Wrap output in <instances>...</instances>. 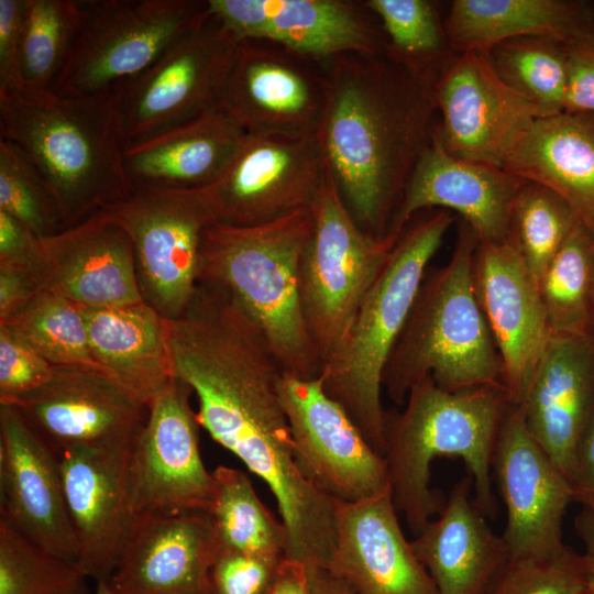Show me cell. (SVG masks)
<instances>
[{"instance_id":"15","label":"cell","mask_w":594,"mask_h":594,"mask_svg":"<svg viewBox=\"0 0 594 594\" xmlns=\"http://www.w3.org/2000/svg\"><path fill=\"white\" fill-rule=\"evenodd\" d=\"M14 408L59 457L78 447L131 451L148 407L100 370L55 366Z\"/></svg>"},{"instance_id":"12","label":"cell","mask_w":594,"mask_h":594,"mask_svg":"<svg viewBox=\"0 0 594 594\" xmlns=\"http://www.w3.org/2000/svg\"><path fill=\"white\" fill-rule=\"evenodd\" d=\"M191 388L174 377L150 403L128 463L130 506L139 514L209 512L215 480L201 459Z\"/></svg>"},{"instance_id":"37","label":"cell","mask_w":594,"mask_h":594,"mask_svg":"<svg viewBox=\"0 0 594 594\" xmlns=\"http://www.w3.org/2000/svg\"><path fill=\"white\" fill-rule=\"evenodd\" d=\"M387 40V52L432 84L451 56L443 22L427 0H367Z\"/></svg>"},{"instance_id":"14","label":"cell","mask_w":594,"mask_h":594,"mask_svg":"<svg viewBox=\"0 0 594 594\" xmlns=\"http://www.w3.org/2000/svg\"><path fill=\"white\" fill-rule=\"evenodd\" d=\"M279 396L298 465L319 491L334 502L353 503L389 486L385 458L324 393L319 377L302 380L284 373Z\"/></svg>"},{"instance_id":"48","label":"cell","mask_w":594,"mask_h":594,"mask_svg":"<svg viewBox=\"0 0 594 594\" xmlns=\"http://www.w3.org/2000/svg\"><path fill=\"white\" fill-rule=\"evenodd\" d=\"M40 289L32 271L0 265V323L21 310Z\"/></svg>"},{"instance_id":"16","label":"cell","mask_w":594,"mask_h":594,"mask_svg":"<svg viewBox=\"0 0 594 594\" xmlns=\"http://www.w3.org/2000/svg\"><path fill=\"white\" fill-rule=\"evenodd\" d=\"M493 473L506 508L502 535L509 558L547 559L562 553V524L574 501L569 477L529 433L512 405L497 438Z\"/></svg>"},{"instance_id":"41","label":"cell","mask_w":594,"mask_h":594,"mask_svg":"<svg viewBox=\"0 0 594 594\" xmlns=\"http://www.w3.org/2000/svg\"><path fill=\"white\" fill-rule=\"evenodd\" d=\"M590 573L583 554L571 547L560 554L509 558L485 594H588Z\"/></svg>"},{"instance_id":"8","label":"cell","mask_w":594,"mask_h":594,"mask_svg":"<svg viewBox=\"0 0 594 594\" xmlns=\"http://www.w3.org/2000/svg\"><path fill=\"white\" fill-rule=\"evenodd\" d=\"M312 213L314 233L301 260L299 289L304 319L323 367L396 243L359 228L328 167Z\"/></svg>"},{"instance_id":"21","label":"cell","mask_w":594,"mask_h":594,"mask_svg":"<svg viewBox=\"0 0 594 594\" xmlns=\"http://www.w3.org/2000/svg\"><path fill=\"white\" fill-rule=\"evenodd\" d=\"M524 182L504 168L449 153L435 130L385 237L396 243L418 211L439 208L460 215L479 242L505 241Z\"/></svg>"},{"instance_id":"54","label":"cell","mask_w":594,"mask_h":594,"mask_svg":"<svg viewBox=\"0 0 594 594\" xmlns=\"http://www.w3.org/2000/svg\"><path fill=\"white\" fill-rule=\"evenodd\" d=\"M588 594H594V591H593V592H590Z\"/></svg>"},{"instance_id":"32","label":"cell","mask_w":594,"mask_h":594,"mask_svg":"<svg viewBox=\"0 0 594 594\" xmlns=\"http://www.w3.org/2000/svg\"><path fill=\"white\" fill-rule=\"evenodd\" d=\"M212 475L215 497L208 513L218 550L282 561L287 546L285 526L258 498L249 476L222 465Z\"/></svg>"},{"instance_id":"6","label":"cell","mask_w":594,"mask_h":594,"mask_svg":"<svg viewBox=\"0 0 594 594\" xmlns=\"http://www.w3.org/2000/svg\"><path fill=\"white\" fill-rule=\"evenodd\" d=\"M453 221L450 211L438 209L407 226L361 302L342 343L319 376L324 393L343 407L382 455L384 369L406 324L429 262Z\"/></svg>"},{"instance_id":"43","label":"cell","mask_w":594,"mask_h":594,"mask_svg":"<svg viewBox=\"0 0 594 594\" xmlns=\"http://www.w3.org/2000/svg\"><path fill=\"white\" fill-rule=\"evenodd\" d=\"M280 562L218 550L210 571V593L268 594Z\"/></svg>"},{"instance_id":"34","label":"cell","mask_w":594,"mask_h":594,"mask_svg":"<svg viewBox=\"0 0 594 594\" xmlns=\"http://www.w3.org/2000/svg\"><path fill=\"white\" fill-rule=\"evenodd\" d=\"M0 326L8 327L54 366L102 371L91 354L82 308L61 295L40 289Z\"/></svg>"},{"instance_id":"45","label":"cell","mask_w":594,"mask_h":594,"mask_svg":"<svg viewBox=\"0 0 594 594\" xmlns=\"http://www.w3.org/2000/svg\"><path fill=\"white\" fill-rule=\"evenodd\" d=\"M25 0H0V89H19Z\"/></svg>"},{"instance_id":"7","label":"cell","mask_w":594,"mask_h":594,"mask_svg":"<svg viewBox=\"0 0 594 594\" xmlns=\"http://www.w3.org/2000/svg\"><path fill=\"white\" fill-rule=\"evenodd\" d=\"M80 7V24L53 89L61 96L118 88L211 15L209 0H89Z\"/></svg>"},{"instance_id":"27","label":"cell","mask_w":594,"mask_h":594,"mask_svg":"<svg viewBox=\"0 0 594 594\" xmlns=\"http://www.w3.org/2000/svg\"><path fill=\"white\" fill-rule=\"evenodd\" d=\"M471 487L468 475L453 487L438 518L410 541L439 594H485L509 560L503 537L471 498Z\"/></svg>"},{"instance_id":"22","label":"cell","mask_w":594,"mask_h":594,"mask_svg":"<svg viewBox=\"0 0 594 594\" xmlns=\"http://www.w3.org/2000/svg\"><path fill=\"white\" fill-rule=\"evenodd\" d=\"M36 276L41 289L81 308H113L144 301L132 240L101 209L73 227L41 238Z\"/></svg>"},{"instance_id":"47","label":"cell","mask_w":594,"mask_h":594,"mask_svg":"<svg viewBox=\"0 0 594 594\" xmlns=\"http://www.w3.org/2000/svg\"><path fill=\"white\" fill-rule=\"evenodd\" d=\"M574 501L594 507V405L576 447L569 475Z\"/></svg>"},{"instance_id":"30","label":"cell","mask_w":594,"mask_h":594,"mask_svg":"<svg viewBox=\"0 0 594 594\" xmlns=\"http://www.w3.org/2000/svg\"><path fill=\"white\" fill-rule=\"evenodd\" d=\"M82 311L91 354L99 367L148 407L175 377L167 320L144 301Z\"/></svg>"},{"instance_id":"52","label":"cell","mask_w":594,"mask_h":594,"mask_svg":"<svg viewBox=\"0 0 594 594\" xmlns=\"http://www.w3.org/2000/svg\"><path fill=\"white\" fill-rule=\"evenodd\" d=\"M94 594H114L106 580L96 581Z\"/></svg>"},{"instance_id":"13","label":"cell","mask_w":594,"mask_h":594,"mask_svg":"<svg viewBox=\"0 0 594 594\" xmlns=\"http://www.w3.org/2000/svg\"><path fill=\"white\" fill-rule=\"evenodd\" d=\"M431 94L441 114L436 132L444 148L458 157L501 168L542 117L501 79L487 53L450 56L436 74Z\"/></svg>"},{"instance_id":"36","label":"cell","mask_w":594,"mask_h":594,"mask_svg":"<svg viewBox=\"0 0 594 594\" xmlns=\"http://www.w3.org/2000/svg\"><path fill=\"white\" fill-rule=\"evenodd\" d=\"M487 55L501 79L537 107L542 117L563 112V43L537 36L517 37L495 45Z\"/></svg>"},{"instance_id":"39","label":"cell","mask_w":594,"mask_h":594,"mask_svg":"<svg viewBox=\"0 0 594 594\" xmlns=\"http://www.w3.org/2000/svg\"><path fill=\"white\" fill-rule=\"evenodd\" d=\"M88 579L0 520V594H89Z\"/></svg>"},{"instance_id":"4","label":"cell","mask_w":594,"mask_h":594,"mask_svg":"<svg viewBox=\"0 0 594 594\" xmlns=\"http://www.w3.org/2000/svg\"><path fill=\"white\" fill-rule=\"evenodd\" d=\"M312 209L253 227L210 223L199 283L224 290L261 329L285 373L318 378L322 363L301 309L299 278L312 237Z\"/></svg>"},{"instance_id":"38","label":"cell","mask_w":594,"mask_h":594,"mask_svg":"<svg viewBox=\"0 0 594 594\" xmlns=\"http://www.w3.org/2000/svg\"><path fill=\"white\" fill-rule=\"evenodd\" d=\"M579 220L574 209L556 191L524 182L513 205L509 239L536 282Z\"/></svg>"},{"instance_id":"44","label":"cell","mask_w":594,"mask_h":594,"mask_svg":"<svg viewBox=\"0 0 594 594\" xmlns=\"http://www.w3.org/2000/svg\"><path fill=\"white\" fill-rule=\"evenodd\" d=\"M564 112L594 114V30L564 44Z\"/></svg>"},{"instance_id":"29","label":"cell","mask_w":594,"mask_h":594,"mask_svg":"<svg viewBox=\"0 0 594 594\" xmlns=\"http://www.w3.org/2000/svg\"><path fill=\"white\" fill-rule=\"evenodd\" d=\"M504 169L556 191L594 235V114L563 111L538 118Z\"/></svg>"},{"instance_id":"2","label":"cell","mask_w":594,"mask_h":594,"mask_svg":"<svg viewBox=\"0 0 594 594\" xmlns=\"http://www.w3.org/2000/svg\"><path fill=\"white\" fill-rule=\"evenodd\" d=\"M0 135L37 169L64 229L133 189L123 158L118 88L81 97L0 89Z\"/></svg>"},{"instance_id":"26","label":"cell","mask_w":594,"mask_h":594,"mask_svg":"<svg viewBox=\"0 0 594 594\" xmlns=\"http://www.w3.org/2000/svg\"><path fill=\"white\" fill-rule=\"evenodd\" d=\"M594 405V341L553 336L519 406L532 438L569 477Z\"/></svg>"},{"instance_id":"50","label":"cell","mask_w":594,"mask_h":594,"mask_svg":"<svg viewBox=\"0 0 594 594\" xmlns=\"http://www.w3.org/2000/svg\"><path fill=\"white\" fill-rule=\"evenodd\" d=\"M576 534L584 546L582 553L590 573L591 591H594V507H583L574 520Z\"/></svg>"},{"instance_id":"17","label":"cell","mask_w":594,"mask_h":594,"mask_svg":"<svg viewBox=\"0 0 594 594\" xmlns=\"http://www.w3.org/2000/svg\"><path fill=\"white\" fill-rule=\"evenodd\" d=\"M209 6L240 40L270 41L316 62L387 48L381 23L365 1L209 0Z\"/></svg>"},{"instance_id":"19","label":"cell","mask_w":594,"mask_h":594,"mask_svg":"<svg viewBox=\"0 0 594 594\" xmlns=\"http://www.w3.org/2000/svg\"><path fill=\"white\" fill-rule=\"evenodd\" d=\"M221 105L246 132L316 133L324 84L319 62L264 40H241Z\"/></svg>"},{"instance_id":"51","label":"cell","mask_w":594,"mask_h":594,"mask_svg":"<svg viewBox=\"0 0 594 594\" xmlns=\"http://www.w3.org/2000/svg\"><path fill=\"white\" fill-rule=\"evenodd\" d=\"M307 571L311 594H354L324 565L309 566Z\"/></svg>"},{"instance_id":"42","label":"cell","mask_w":594,"mask_h":594,"mask_svg":"<svg viewBox=\"0 0 594 594\" xmlns=\"http://www.w3.org/2000/svg\"><path fill=\"white\" fill-rule=\"evenodd\" d=\"M55 366L6 326H0V405L13 406L45 385Z\"/></svg>"},{"instance_id":"31","label":"cell","mask_w":594,"mask_h":594,"mask_svg":"<svg viewBox=\"0 0 594 594\" xmlns=\"http://www.w3.org/2000/svg\"><path fill=\"white\" fill-rule=\"evenodd\" d=\"M443 25L451 52L487 53L525 36L570 43L594 30V13L583 1L455 0Z\"/></svg>"},{"instance_id":"20","label":"cell","mask_w":594,"mask_h":594,"mask_svg":"<svg viewBox=\"0 0 594 594\" xmlns=\"http://www.w3.org/2000/svg\"><path fill=\"white\" fill-rule=\"evenodd\" d=\"M0 513L41 549L77 564L59 459L13 406L0 405Z\"/></svg>"},{"instance_id":"33","label":"cell","mask_w":594,"mask_h":594,"mask_svg":"<svg viewBox=\"0 0 594 594\" xmlns=\"http://www.w3.org/2000/svg\"><path fill=\"white\" fill-rule=\"evenodd\" d=\"M537 286L552 336L592 339L594 235L580 220Z\"/></svg>"},{"instance_id":"49","label":"cell","mask_w":594,"mask_h":594,"mask_svg":"<svg viewBox=\"0 0 594 594\" xmlns=\"http://www.w3.org/2000/svg\"><path fill=\"white\" fill-rule=\"evenodd\" d=\"M268 594H311L306 565L284 558Z\"/></svg>"},{"instance_id":"11","label":"cell","mask_w":594,"mask_h":594,"mask_svg":"<svg viewBox=\"0 0 594 594\" xmlns=\"http://www.w3.org/2000/svg\"><path fill=\"white\" fill-rule=\"evenodd\" d=\"M240 41L211 13L148 68L119 86L125 144L169 130L221 105Z\"/></svg>"},{"instance_id":"53","label":"cell","mask_w":594,"mask_h":594,"mask_svg":"<svg viewBox=\"0 0 594 594\" xmlns=\"http://www.w3.org/2000/svg\"><path fill=\"white\" fill-rule=\"evenodd\" d=\"M592 340L594 341V312H593V331H592Z\"/></svg>"},{"instance_id":"23","label":"cell","mask_w":594,"mask_h":594,"mask_svg":"<svg viewBox=\"0 0 594 594\" xmlns=\"http://www.w3.org/2000/svg\"><path fill=\"white\" fill-rule=\"evenodd\" d=\"M217 551L208 512L139 514L107 582L114 594H211Z\"/></svg>"},{"instance_id":"40","label":"cell","mask_w":594,"mask_h":594,"mask_svg":"<svg viewBox=\"0 0 594 594\" xmlns=\"http://www.w3.org/2000/svg\"><path fill=\"white\" fill-rule=\"evenodd\" d=\"M0 211L38 238L64 229L56 202L42 176L23 152L4 139H0Z\"/></svg>"},{"instance_id":"24","label":"cell","mask_w":594,"mask_h":594,"mask_svg":"<svg viewBox=\"0 0 594 594\" xmlns=\"http://www.w3.org/2000/svg\"><path fill=\"white\" fill-rule=\"evenodd\" d=\"M334 517L326 566L354 594H439L403 532L389 486L359 502H336Z\"/></svg>"},{"instance_id":"1","label":"cell","mask_w":594,"mask_h":594,"mask_svg":"<svg viewBox=\"0 0 594 594\" xmlns=\"http://www.w3.org/2000/svg\"><path fill=\"white\" fill-rule=\"evenodd\" d=\"M319 64L327 167L359 228L384 238L437 127L431 86L387 50Z\"/></svg>"},{"instance_id":"3","label":"cell","mask_w":594,"mask_h":594,"mask_svg":"<svg viewBox=\"0 0 594 594\" xmlns=\"http://www.w3.org/2000/svg\"><path fill=\"white\" fill-rule=\"evenodd\" d=\"M512 406L502 385L455 392L430 377L414 385L402 411L385 410L384 458L397 513L416 535L444 506L430 487L431 464L440 457L460 458L468 468L474 503L494 518L493 460L504 418Z\"/></svg>"},{"instance_id":"9","label":"cell","mask_w":594,"mask_h":594,"mask_svg":"<svg viewBox=\"0 0 594 594\" xmlns=\"http://www.w3.org/2000/svg\"><path fill=\"white\" fill-rule=\"evenodd\" d=\"M130 235L145 304L179 318L199 284L205 229L212 223L196 188L133 183L131 194L100 208Z\"/></svg>"},{"instance_id":"25","label":"cell","mask_w":594,"mask_h":594,"mask_svg":"<svg viewBox=\"0 0 594 594\" xmlns=\"http://www.w3.org/2000/svg\"><path fill=\"white\" fill-rule=\"evenodd\" d=\"M130 452L78 447L58 457L66 506L78 543L77 565L96 581L110 578L131 529Z\"/></svg>"},{"instance_id":"10","label":"cell","mask_w":594,"mask_h":594,"mask_svg":"<svg viewBox=\"0 0 594 594\" xmlns=\"http://www.w3.org/2000/svg\"><path fill=\"white\" fill-rule=\"evenodd\" d=\"M326 169L317 132H246L221 173L196 189L213 222L253 227L312 209Z\"/></svg>"},{"instance_id":"35","label":"cell","mask_w":594,"mask_h":594,"mask_svg":"<svg viewBox=\"0 0 594 594\" xmlns=\"http://www.w3.org/2000/svg\"><path fill=\"white\" fill-rule=\"evenodd\" d=\"M80 19V1L25 0L19 89L53 91Z\"/></svg>"},{"instance_id":"5","label":"cell","mask_w":594,"mask_h":594,"mask_svg":"<svg viewBox=\"0 0 594 594\" xmlns=\"http://www.w3.org/2000/svg\"><path fill=\"white\" fill-rule=\"evenodd\" d=\"M479 239L465 222L446 265L426 272L384 369L382 386L396 405L430 377L455 392L502 385V361L473 282Z\"/></svg>"},{"instance_id":"28","label":"cell","mask_w":594,"mask_h":594,"mask_svg":"<svg viewBox=\"0 0 594 594\" xmlns=\"http://www.w3.org/2000/svg\"><path fill=\"white\" fill-rule=\"evenodd\" d=\"M245 133L219 105L169 130L125 144V169L132 183L200 188L221 173Z\"/></svg>"},{"instance_id":"46","label":"cell","mask_w":594,"mask_h":594,"mask_svg":"<svg viewBox=\"0 0 594 594\" xmlns=\"http://www.w3.org/2000/svg\"><path fill=\"white\" fill-rule=\"evenodd\" d=\"M40 250L41 238L10 215L0 211V265L26 268L36 275Z\"/></svg>"},{"instance_id":"18","label":"cell","mask_w":594,"mask_h":594,"mask_svg":"<svg viewBox=\"0 0 594 594\" xmlns=\"http://www.w3.org/2000/svg\"><path fill=\"white\" fill-rule=\"evenodd\" d=\"M475 293L502 361V384L520 406L551 339L537 282L508 238L479 242Z\"/></svg>"}]
</instances>
